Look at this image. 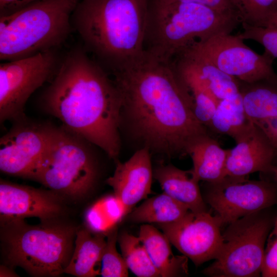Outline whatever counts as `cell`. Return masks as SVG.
Here are the masks:
<instances>
[{
  "label": "cell",
  "mask_w": 277,
  "mask_h": 277,
  "mask_svg": "<svg viewBox=\"0 0 277 277\" xmlns=\"http://www.w3.org/2000/svg\"><path fill=\"white\" fill-rule=\"evenodd\" d=\"M113 74L121 98L120 129L125 127L138 149L184 156L209 134L196 118L191 94L172 62L145 51Z\"/></svg>",
  "instance_id": "cell-1"
},
{
  "label": "cell",
  "mask_w": 277,
  "mask_h": 277,
  "mask_svg": "<svg viewBox=\"0 0 277 277\" xmlns=\"http://www.w3.org/2000/svg\"><path fill=\"white\" fill-rule=\"evenodd\" d=\"M41 102L62 126L116 160L121 149L120 93L83 47L73 48L61 60Z\"/></svg>",
  "instance_id": "cell-2"
},
{
  "label": "cell",
  "mask_w": 277,
  "mask_h": 277,
  "mask_svg": "<svg viewBox=\"0 0 277 277\" xmlns=\"http://www.w3.org/2000/svg\"><path fill=\"white\" fill-rule=\"evenodd\" d=\"M150 0H80L72 15L83 47L114 73L140 58Z\"/></svg>",
  "instance_id": "cell-3"
},
{
  "label": "cell",
  "mask_w": 277,
  "mask_h": 277,
  "mask_svg": "<svg viewBox=\"0 0 277 277\" xmlns=\"http://www.w3.org/2000/svg\"><path fill=\"white\" fill-rule=\"evenodd\" d=\"M239 24L235 14L202 4L150 0L145 50L171 62L195 42L231 33Z\"/></svg>",
  "instance_id": "cell-4"
},
{
  "label": "cell",
  "mask_w": 277,
  "mask_h": 277,
  "mask_svg": "<svg viewBox=\"0 0 277 277\" xmlns=\"http://www.w3.org/2000/svg\"><path fill=\"white\" fill-rule=\"evenodd\" d=\"M5 265L35 276L64 273L72 256L77 228L57 220L30 225L24 219L1 221Z\"/></svg>",
  "instance_id": "cell-5"
},
{
  "label": "cell",
  "mask_w": 277,
  "mask_h": 277,
  "mask_svg": "<svg viewBox=\"0 0 277 277\" xmlns=\"http://www.w3.org/2000/svg\"><path fill=\"white\" fill-rule=\"evenodd\" d=\"M80 0H41L0 17V59L10 61L64 44L73 30L72 15Z\"/></svg>",
  "instance_id": "cell-6"
},
{
  "label": "cell",
  "mask_w": 277,
  "mask_h": 277,
  "mask_svg": "<svg viewBox=\"0 0 277 277\" xmlns=\"http://www.w3.org/2000/svg\"><path fill=\"white\" fill-rule=\"evenodd\" d=\"M89 142L63 126H53L48 146L27 179L61 196L86 197L97 180V168Z\"/></svg>",
  "instance_id": "cell-7"
},
{
  "label": "cell",
  "mask_w": 277,
  "mask_h": 277,
  "mask_svg": "<svg viewBox=\"0 0 277 277\" xmlns=\"http://www.w3.org/2000/svg\"><path fill=\"white\" fill-rule=\"evenodd\" d=\"M266 209L228 224L214 261L203 270L212 277H254L261 274L265 246L275 217Z\"/></svg>",
  "instance_id": "cell-8"
},
{
  "label": "cell",
  "mask_w": 277,
  "mask_h": 277,
  "mask_svg": "<svg viewBox=\"0 0 277 277\" xmlns=\"http://www.w3.org/2000/svg\"><path fill=\"white\" fill-rule=\"evenodd\" d=\"M61 61L53 49L1 64V123L25 118L24 107L28 98L54 76Z\"/></svg>",
  "instance_id": "cell-9"
},
{
  "label": "cell",
  "mask_w": 277,
  "mask_h": 277,
  "mask_svg": "<svg viewBox=\"0 0 277 277\" xmlns=\"http://www.w3.org/2000/svg\"><path fill=\"white\" fill-rule=\"evenodd\" d=\"M189 47L241 82L268 81L277 84L272 57L266 52L256 53L238 35L221 34L195 42Z\"/></svg>",
  "instance_id": "cell-10"
},
{
  "label": "cell",
  "mask_w": 277,
  "mask_h": 277,
  "mask_svg": "<svg viewBox=\"0 0 277 277\" xmlns=\"http://www.w3.org/2000/svg\"><path fill=\"white\" fill-rule=\"evenodd\" d=\"M203 196L224 226L277 204V185L226 176L216 182L206 183Z\"/></svg>",
  "instance_id": "cell-11"
},
{
  "label": "cell",
  "mask_w": 277,
  "mask_h": 277,
  "mask_svg": "<svg viewBox=\"0 0 277 277\" xmlns=\"http://www.w3.org/2000/svg\"><path fill=\"white\" fill-rule=\"evenodd\" d=\"M156 225L171 244L197 267L214 260L219 253L223 226L220 219L208 211L189 210L176 222Z\"/></svg>",
  "instance_id": "cell-12"
},
{
  "label": "cell",
  "mask_w": 277,
  "mask_h": 277,
  "mask_svg": "<svg viewBox=\"0 0 277 277\" xmlns=\"http://www.w3.org/2000/svg\"><path fill=\"white\" fill-rule=\"evenodd\" d=\"M53 128L26 118L14 122L0 140L1 171L27 179L44 154Z\"/></svg>",
  "instance_id": "cell-13"
},
{
  "label": "cell",
  "mask_w": 277,
  "mask_h": 277,
  "mask_svg": "<svg viewBox=\"0 0 277 277\" xmlns=\"http://www.w3.org/2000/svg\"><path fill=\"white\" fill-rule=\"evenodd\" d=\"M62 196L44 190L0 182L1 221L37 217L41 222L58 220L64 212Z\"/></svg>",
  "instance_id": "cell-14"
},
{
  "label": "cell",
  "mask_w": 277,
  "mask_h": 277,
  "mask_svg": "<svg viewBox=\"0 0 277 277\" xmlns=\"http://www.w3.org/2000/svg\"><path fill=\"white\" fill-rule=\"evenodd\" d=\"M228 149L226 176L247 177L254 172L271 173L277 148L264 131L253 123Z\"/></svg>",
  "instance_id": "cell-15"
},
{
  "label": "cell",
  "mask_w": 277,
  "mask_h": 277,
  "mask_svg": "<svg viewBox=\"0 0 277 277\" xmlns=\"http://www.w3.org/2000/svg\"><path fill=\"white\" fill-rule=\"evenodd\" d=\"M172 63L186 86L201 88L219 101L240 92V81L221 70L190 47L178 54Z\"/></svg>",
  "instance_id": "cell-16"
},
{
  "label": "cell",
  "mask_w": 277,
  "mask_h": 277,
  "mask_svg": "<svg viewBox=\"0 0 277 277\" xmlns=\"http://www.w3.org/2000/svg\"><path fill=\"white\" fill-rule=\"evenodd\" d=\"M153 171L150 151L141 148L127 161H116L114 173L106 183L130 212L134 205L151 193Z\"/></svg>",
  "instance_id": "cell-17"
},
{
  "label": "cell",
  "mask_w": 277,
  "mask_h": 277,
  "mask_svg": "<svg viewBox=\"0 0 277 277\" xmlns=\"http://www.w3.org/2000/svg\"><path fill=\"white\" fill-rule=\"evenodd\" d=\"M153 177L164 192L194 212L208 211L192 169L182 170L172 164H160L153 171Z\"/></svg>",
  "instance_id": "cell-18"
},
{
  "label": "cell",
  "mask_w": 277,
  "mask_h": 277,
  "mask_svg": "<svg viewBox=\"0 0 277 277\" xmlns=\"http://www.w3.org/2000/svg\"><path fill=\"white\" fill-rule=\"evenodd\" d=\"M138 237L161 277H180L188 274V258L175 255L166 236L149 224L140 227Z\"/></svg>",
  "instance_id": "cell-19"
},
{
  "label": "cell",
  "mask_w": 277,
  "mask_h": 277,
  "mask_svg": "<svg viewBox=\"0 0 277 277\" xmlns=\"http://www.w3.org/2000/svg\"><path fill=\"white\" fill-rule=\"evenodd\" d=\"M106 235L88 228H77L72 256L64 273L78 277L100 275L101 261Z\"/></svg>",
  "instance_id": "cell-20"
},
{
  "label": "cell",
  "mask_w": 277,
  "mask_h": 277,
  "mask_svg": "<svg viewBox=\"0 0 277 277\" xmlns=\"http://www.w3.org/2000/svg\"><path fill=\"white\" fill-rule=\"evenodd\" d=\"M228 149L222 148L219 143L208 134L197 141L190 149L194 176L206 183L220 181L226 176Z\"/></svg>",
  "instance_id": "cell-21"
},
{
  "label": "cell",
  "mask_w": 277,
  "mask_h": 277,
  "mask_svg": "<svg viewBox=\"0 0 277 277\" xmlns=\"http://www.w3.org/2000/svg\"><path fill=\"white\" fill-rule=\"evenodd\" d=\"M246 114L250 121L258 125L277 116V84L268 81L247 83L240 81Z\"/></svg>",
  "instance_id": "cell-22"
},
{
  "label": "cell",
  "mask_w": 277,
  "mask_h": 277,
  "mask_svg": "<svg viewBox=\"0 0 277 277\" xmlns=\"http://www.w3.org/2000/svg\"><path fill=\"white\" fill-rule=\"evenodd\" d=\"M240 92L220 100L209 127L236 141L251 127Z\"/></svg>",
  "instance_id": "cell-23"
},
{
  "label": "cell",
  "mask_w": 277,
  "mask_h": 277,
  "mask_svg": "<svg viewBox=\"0 0 277 277\" xmlns=\"http://www.w3.org/2000/svg\"><path fill=\"white\" fill-rule=\"evenodd\" d=\"M189 209L163 192L148 199L129 213L128 219L135 223L169 224L182 218Z\"/></svg>",
  "instance_id": "cell-24"
},
{
  "label": "cell",
  "mask_w": 277,
  "mask_h": 277,
  "mask_svg": "<svg viewBox=\"0 0 277 277\" xmlns=\"http://www.w3.org/2000/svg\"><path fill=\"white\" fill-rule=\"evenodd\" d=\"M129 213L114 194L109 195L98 200L88 208L85 221L87 228L91 231L106 234Z\"/></svg>",
  "instance_id": "cell-25"
},
{
  "label": "cell",
  "mask_w": 277,
  "mask_h": 277,
  "mask_svg": "<svg viewBox=\"0 0 277 277\" xmlns=\"http://www.w3.org/2000/svg\"><path fill=\"white\" fill-rule=\"evenodd\" d=\"M117 241L125 263L133 273L138 277H161L138 236L124 231Z\"/></svg>",
  "instance_id": "cell-26"
},
{
  "label": "cell",
  "mask_w": 277,
  "mask_h": 277,
  "mask_svg": "<svg viewBox=\"0 0 277 277\" xmlns=\"http://www.w3.org/2000/svg\"><path fill=\"white\" fill-rule=\"evenodd\" d=\"M241 24L277 27V0H229Z\"/></svg>",
  "instance_id": "cell-27"
},
{
  "label": "cell",
  "mask_w": 277,
  "mask_h": 277,
  "mask_svg": "<svg viewBox=\"0 0 277 277\" xmlns=\"http://www.w3.org/2000/svg\"><path fill=\"white\" fill-rule=\"evenodd\" d=\"M106 244L101 261L100 275L103 277H127L128 268L122 254L117 251V226L106 234Z\"/></svg>",
  "instance_id": "cell-28"
},
{
  "label": "cell",
  "mask_w": 277,
  "mask_h": 277,
  "mask_svg": "<svg viewBox=\"0 0 277 277\" xmlns=\"http://www.w3.org/2000/svg\"><path fill=\"white\" fill-rule=\"evenodd\" d=\"M187 87L192 97L193 111L196 118L203 126L209 127L220 101L201 88Z\"/></svg>",
  "instance_id": "cell-29"
},
{
  "label": "cell",
  "mask_w": 277,
  "mask_h": 277,
  "mask_svg": "<svg viewBox=\"0 0 277 277\" xmlns=\"http://www.w3.org/2000/svg\"><path fill=\"white\" fill-rule=\"evenodd\" d=\"M243 31L237 34L243 40L255 41L263 46L266 52L277 57V27H262L242 23Z\"/></svg>",
  "instance_id": "cell-30"
},
{
  "label": "cell",
  "mask_w": 277,
  "mask_h": 277,
  "mask_svg": "<svg viewBox=\"0 0 277 277\" xmlns=\"http://www.w3.org/2000/svg\"><path fill=\"white\" fill-rule=\"evenodd\" d=\"M266 242L261 275L263 277H277V215Z\"/></svg>",
  "instance_id": "cell-31"
},
{
  "label": "cell",
  "mask_w": 277,
  "mask_h": 277,
  "mask_svg": "<svg viewBox=\"0 0 277 277\" xmlns=\"http://www.w3.org/2000/svg\"><path fill=\"white\" fill-rule=\"evenodd\" d=\"M41 0H0V17L15 13Z\"/></svg>",
  "instance_id": "cell-32"
},
{
  "label": "cell",
  "mask_w": 277,
  "mask_h": 277,
  "mask_svg": "<svg viewBox=\"0 0 277 277\" xmlns=\"http://www.w3.org/2000/svg\"><path fill=\"white\" fill-rule=\"evenodd\" d=\"M166 2L193 3L207 6L217 10L236 14L229 0H157ZM237 16V15H236Z\"/></svg>",
  "instance_id": "cell-33"
},
{
  "label": "cell",
  "mask_w": 277,
  "mask_h": 277,
  "mask_svg": "<svg viewBox=\"0 0 277 277\" xmlns=\"http://www.w3.org/2000/svg\"><path fill=\"white\" fill-rule=\"evenodd\" d=\"M277 148V116L258 125Z\"/></svg>",
  "instance_id": "cell-34"
},
{
  "label": "cell",
  "mask_w": 277,
  "mask_h": 277,
  "mask_svg": "<svg viewBox=\"0 0 277 277\" xmlns=\"http://www.w3.org/2000/svg\"><path fill=\"white\" fill-rule=\"evenodd\" d=\"M13 269L6 265H1L0 267V276H18Z\"/></svg>",
  "instance_id": "cell-35"
},
{
  "label": "cell",
  "mask_w": 277,
  "mask_h": 277,
  "mask_svg": "<svg viewBox=\"0 0 277 277\" xmlns=\"http://www.w3.org/2000/svg\"><path fill=\"white\" fill-rule=\"evenodd\" d=\"M271 173L273 174L274 182L277 185V163L273 165V167Z\"/></svg>",
  "instance_id": "cell-36"
}]
</instances>
